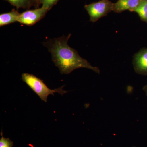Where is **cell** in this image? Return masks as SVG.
<instances>
[{
    "instance_id": "1",
    "label": "cell",
    "mask_w": 147,
    "mask_h": 147,
    "mask_svg": "<svg viewBox=\"0 0 147 147\" xmlns=\"http://www.w3.org/2000/svg\"><path fill=\"white\" fill-rule=\"evenodd\" d=\"M71 36L69 34L67 36L64 35L44 42V45L52 55V60L59 69L60 73L67 74L77 69L85 68L100 74L98 67L93 66L68 45V41Z\"/></svg>"
},
{
    "instance_id": "2",
    "label": "cell",
    "mask_w": 147,
    "mask_h": 147,
    "mask_svg": "<svg viewBox=\"0 0 147 147\" xmlns=\"http://www.w3.org/2000/svg\"><path fill=\"white\" fill-rule=\"evenodd\" d=\"M21 79L45 102H47V98L50 95L54 96L55 93H58L63 96L67 92V91L63 90L64 86L59 88L50 89L42 80L32 74L23 73L21 76Z\"/></svg>"
},
{
    "instance_id": "3",
    "label": "cell",
    "mask_w": 147,
    "mask_h": 147,
    "mask_svg": "<svg viewBox=\"0 0 147 147\" xmlns=\"http://www.w3.org/2000/svg\"><path fill=\"white\" fill-rule=\"evenodd\" d=\"M113 5L114 3L109 0H100L86 5L84 8L89 15L90 21L94 23L113 11Z\"/></svg>"
},
{
    "instance_id": "4",
    "label": "cell",
    "mask_w": 147,
    "mask_h": 147,
    "mask_svg": "<svg viewBox=\"0 0 147 147\" xmlns=\"http://www.w3.org/2000/svg\"><path fill=\"white\" fill-rule=\"evenodd\" d=\"M48 11L43 7L32 10H27L20 13L17 22L30 26L43 18Z\"/></svg>"
},
{
    "instance_id": "5",
    "label": "cell",
    "mask_w": 147,
    "mask_h": 147,
    "mask_svg": "<svg viewBox=\"0 0 147 147\" xmlns=\"http://www.w3.org/2000/svg\"><path fill=\"white\" fill-rule=\"evenodd\" d=\"M132 64L137 74L147 75V47H144L135 53L133 57Z\"/></svg>"
},
{
    "instance_id": "6",
    "label": "cell",
    "mask_w": 147,
    "mask_h": 147,
    "mask_svg": "<svg viewBox=\"0 0 147 147\" xmlns=\"http://www.w3.org/2000/svg\"><path fill=\"white\" fill-rule=\"evenodd\" d=\"M142 0H118L114 3L113 11L115 13H121L128 10L134 12L139 6Z\"/></svg>"
},
{
    "instance_id": "7",
    "label": "cell",
    "mask_w": 147,
    "mask_h": 147,
    "mask_svg": "<svg viewBox=\"0 0 147 147\" xmlns=\"http://www.w3.org/2000/svg\"><path fill=\"white\" fill-rule=\"evenodd\" d=\"M20 14L18 11L14 9L10 12L1 13L0 15V26H3L17 22Z\"/></svg>"
},
{
    "instance_id": "8",
    "label": "cell",
    "mask_w": 147,
    "mask_h": 147,
    "mask_svg": "<svg viewBox=\"0 0 147 147\" xmlns=\"http://www.w3.org/2000/svg\"><path fill=\"white\" fill-rule=\"evenodd\" d=\"M134 12L138 14L142 21L147 23V0H142Z\"/></svg>"
},
{
    "instance_id": "9",
    "label": "cell",
    "mask_w": 147,
    "mask_h": 147,
    "mask_svg": "<svg viewBox=\"0 0 147 147\" xmlns=\"http://www.w3.org/2000/svg\"><path fill=\"white\" fill-rule=\"evenodd\" d=\"M17 9L21 8L29 9L32 7V0H5Z\"/></svg>"
},
{
    "instance_id": "10",
    "label": "cell",
    "mask_w": 147,
    "mask_h": 147,
    "mask_svg": "<svg viewBox=\"0 0 147 147\" xmlns=\"http://www.w3.org/2000/svg\"><path fill=\"white\" fill-rule=\"evenodd\" d=\"M59 1V0H40V4H42V7L47 9L49 11Z\"/></svg>"
},
{
    "instance_id": "11",
    "label": "cell",
    "mask_w": 147,
    "mask_h": 147,
    "mask_svg": "<svg viewBox=\"0 0 147 147\" xmlns=\"http://www.w3.org/2000/svg\"><path fill=\"white\" fill-rule=\"evenodd\" d=\"M2 132H1L0 139V147H13V143L9 138H5L3 136Z\"/></svg>"
},
{
    "instance_id": "12",
    "label": "cell",
    "mask_w": 147,
    "mask_h": 147,
    "mask_svg": "<svg viewBox=\"0 0 147 147\" xmlns=\"http://www.w3.org/2000/svg\"><path fill=\"white\" fill-rule=\"evenodd\" d=\"M32 6H34L36 8H38L40 5V0H32Z\"/></svg>"
},
{
    "instance_id": "13",
    "label": "cell",
    "mask_w": 147,
    "mask_h": 147,
    "mask_svg": "<svg viewBox=\"0 0 147 147\" xmlns=\"http://www.w3.org/2000/svg\"><path fill=\"white\" fill-rule=\"evenodd\" d=\"M143 90L144 91L145 93H146V95L147 96V84L146 85H145L143 87Z\"/></svg>"
}]
</instances>
